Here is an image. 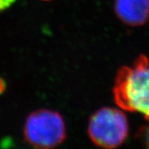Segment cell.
Returning <instances> with one entry per match:
<instances>
[{"mask_svg":"<svg viewBox=\"0 0 149 149\" xmlns=\"http://www.w3.org/2000/svg\"><path fill=\"white\" fill-rule=\"evenodd\" d=\"M121 109L143 114L149 122V60L141 55L130 66L118 70L113 89Z\"/></svg>","mask_w":149,"mask_h":149,"instance_id":"cell-1","label":"cell"},{"mask_svg":"<svg viewBox=\"0 0 149 149\" xmlns=\"http://www.w3.org/2000/svg\"><path fill=\"white\" fill-rule=\"evenodd\" d=\"M24 139L37 148H52L65 139L64 119L57 112L39 109L27 117L23 129Z\"/></svg>","mask_w":149,"mask_h":149,"instance_id":"cell-2","label":"cell"},{"mask_svg":"<svg viewBox=\"0 0 149 149\" xmlns=\"http://www.w3.org/2000/svg\"><path fill=\"white\" fill-rule=\"evenodd\" d=\"M88 133L96 146L114 148L128 138V123L125 113L114 108L104 107L91 115Z\"/></svg>","mask_w":149,"mask_h":149,"instance_id":"cell-3","label":"cell"},{"mask_svg":"<svg viewBox=\"0 0 149 149\" xmlns=\"http://www.w3.org/2000/svg\"><path fill=\"white\" fill-rule=\"evenodd\" d=\"M115 12L128 25H143L149 17V0H115Z\"/></svg>","mask_w":149,"mask_h":149,"instance_id":"cell-4","label":"cell"},{"mask_svg":"<svg viewBox=\"0 0 149 149\" xmlns=\"http://www.w3.org/2000/svg\"><path fill=\"white\" fill-rule=\"evenodd\" d=\"M15 2L16 0H0V11L5 10Z\"/></svg>","mask_w":149,"mask_h":149,"instance_id":"cell-5","label":"cell"},{"mask_svg":"<svg viewBox=\"0 0 149 149\" xmlns=\"http://www.w3.org/2000/svg\"><path fill=\"white\" fill-rule=\"evenodd\" d=\"M143 139L144 142L149 148V126L146 127L143 130Z\"/></svg>","mask_w":149,"mask_h":149,"instance_id":"cell-6","label":"cell"},{"mask_svg":"<svg viewBox=\"0 0 149 149\" xmlns=\"http://www.w3.org/2000/svg\"><path fill=\"white\" fill-rule=\"evenodd\" d=\"M6 84L4 82V80H3L2 78H0V95L3 93V91H5Z\"/></svg>","mask_w":149,"mask_h":149,"instance_id":"cell-7","label":"cell"}]
</instances>
